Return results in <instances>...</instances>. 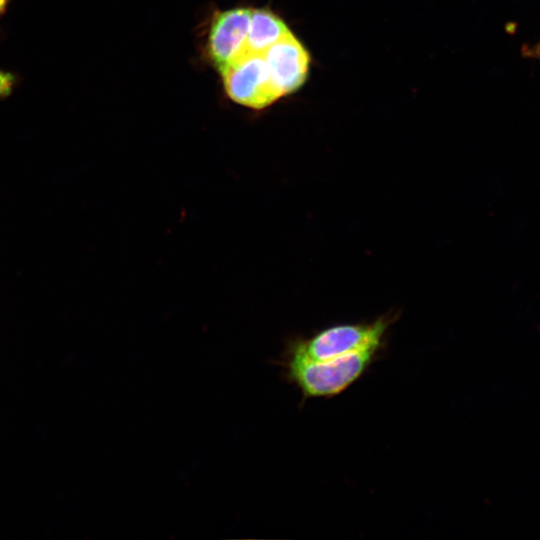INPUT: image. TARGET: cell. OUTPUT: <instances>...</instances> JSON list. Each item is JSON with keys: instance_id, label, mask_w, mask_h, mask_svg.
<instances>
[{"instance_id": "obj_1", "label": "cell", "mask_w": 540, "mask_h": 540, "mask_svg": "<svg viewBox=\"0 0 540 540\" xmlns=\"http://www.w3.org/2000/svg\"><path fill=\"white\" fill-rule=\"evenodd\" d=\"M382 347H368L336 358L315 361L284 351L278 365L303 399L334 397L354 384L375 362Z\"/></svg>"}, {"instance_id": "obj_2", "label": "cell", "mask_w": 540, "mask_h": 540, "mask_svg": "<svg viewBox=\"0 0 540 540\" xmlns=\"http://www.w3.org/2000/svg\"><path fill=\"white\" fill-rule=\"evenodd\" d=\"M391 321L381 317L366 324H337L308 338L288 341L285 350L306 359L323 361L368 347H382Z\"/></svg>"}, {"instance_id": "obj_3", "label": "cell", "mask_w": 540, "mask_h": 540, "mask_svg": "<svg viewBox=\"0 0 540 540\" xmlns=\"http://www.w3.org/2000/svg\"><path fill=\"white\" fill-rule=\"evenodd\" d=\"M219 71L226 94L242 106L260 110L281 97L270 79L263 53L242 49Z\"/></svg>"}, {"instance_id": "obj_4", "label": "cell", "mask_w": 540, "mask_h": 540, "mask_svg": "<svg viewBox=\"0 0 540 540\" xmlns=\"http://www.w3.org/2000/svg\"><path fill=\"white\" fill-rule=\"evenodd\" d=\"M263 56L270 79L281 97L302 86L307 77L310 56L291 31L270 46Z\"/></svg>"}, {"instance_id": "obj_5", "label": "cell", "mask_w": 540, "mask_h": 540, "mask_svg": "<svg viewBox=\"0 0 540 540\" xmlns=\"http://www.w3.org/2000/svg\"><path fill=\"white\" fill-rule=\"evenodd\" d=\"M251 8L237 7L217 14L208 35V54L218 70L236 57L246 44Z\"/></svg>"}, {"instance_id": "obj_6", "label": "cell", "mask_w": 540, "mask_h": 540, "mask_svg": "<svg viewBox=\"0 0 540 540\" xmlns=\"http://www.w3.org/2000/svg\"><path fill=\"white\" fill-rule=\"evenodd\" d=\"M290 30L276 14L267 9H251L246 44L243 49L264 53Z\"/></svg>"}, {"instance_id": "obj_7", "label": "cell", "mask_w": 540, "mask_h": 540, "mask_svg": "<svg viewBox=\"0 0 540 540\" xmlns=\"http://www.w3.org/2000/svg\"><path fill=\"white\" fill-rule=\"evenodd\" d=\"M521 52L526 58L540 60V41L533 45H524Z\"/></svg>"}, {"instance_id": "obj_8", "label": "cell", "mask_w": 540, "mask_h": 540, "mask_svg": "<svg viewBox=\"0 0 540 540\" xmlns=\"http://www.w3.org/2000/svg\"><path fill=\"white\" fill-rule=\"evenodd\" d=\"M11 0H0V17L2 16V14L5 12L8 4L10 3Z\"/></svg>"}]
</instances>
